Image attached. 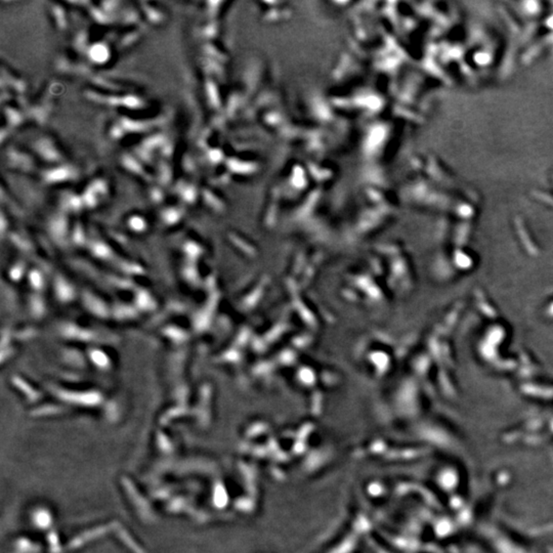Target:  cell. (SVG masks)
Wrapping results in <instances>:
<instances>
[{
    "label": "cell",
    "mask_w": 553,
    "mask_h": 553,
    "mask_svg": "<svg viewBox=\"0 0 553 553\" xmlns=\"http://www.w3.org/2000/svg\"><path fill=\"white\" fill-rule=\"evenodd\" d=\"M173 151H174V145H173V141L168 138L165 143L162 146V148L160 149L159 151V155L161 157V159H164V160H169L171 158V156L173 155Z\"/></svg>",
    "instance_id": "cell-25"
},
{
    "label": "cell",
    "mask_w": 553,
    "mask_h": 553,
    "mask_svg": "<svg viewBox=\"0 0 553 553\" xmlns=\"http://www.w3.org/2000/svg\"><path fill=\"white\" fill-rule=\"evenodd\" d=\"M79 177V170L72 164L63 163L53 165L41 173V179L45 184H60L75 181Z\"/></svg>",
    "instance_id": "cell-4"
},
{
    "label": "cell",
    "mask_w": 553,
    "mask_h": 553,
    "mask_svg": "<svg viewBox=\"0 0 553 553\" xmlns=\"http://www.w3.org/2000/svg\"><path fill=\"white\" fill-rule=\"evenodd\" d=\"M60 205L67 212H78L84 207L83 200L81 195L73 192H64L60 196Z\"/></svg>",
    "instance_id": "cell-9"
},
{
    "label": "cell",
    "mask_w": 553,
    "mask_h": 553,
    "mask_svg": "<svg viewBox=\"0 0 553 553\" xmlns=\"http://www.w3.org/2000/svg\"><path fill=\"white\" fill-rule=\"evenodd\" d=\"M109 134H110V136H111L112 139H114V140H120V139H122L123 137L125 136L126 132H125L124 129H123V127L121 126L120 123H119V122H116V123H114V124L111 126L110 131H109Z\"/></svg>",
    "instance_id": "cell-27"
},
{
    "label": "cell",
    "mask_w": 553,
    "mask_h": 553,
    "mask_svg": "<svg viewBox=\"0 0 553 553\" xmlns=\"http://www.w3.org/2000/svg\"><path fill=\"white\" fill-rule=\"evenodd\" d=\"M51 112V105L49 102H42L33 106L28 111V116L31 117L38 124H44Z\"/></svg>",
    "instance_id": "cell-12"
},
{
    "label": "cell",
    "mask_w": 553,
    "mask_h": 553,
    "mask_svg": "<svg viewBox=\"0 0 553 553\" xmlns=\"http://www.w3.org/2000/svg\"><path fill=\"white\" fill-rule=\"evenodd\" d=\"M149 196L151 198V200L156 203V204H159L161 203L164 198H165V195H164V191H163V188L161 186H153L150 188V191H149Z\"/></svg>",
    "instance_id": "cell-26"
},
{
    "label": "cell",
    "mask_w": 553,
    "mask_h": 553,
    "mask_svg": "<svg viewBox=\"0 0 553 553\" xmlns=\"http://www.w3.org/2000/svg\"><path fill=\"white\" fill-rule=\"evenodd\" d=\"M118 122L126 133H143L150 132L154 128L161 126L164 123V120L161 118L141 120L130 118L127 116H121Z\"/></svg>",
    "instance_id": "cell-5"
},
{
    "label": "cell",
    "mask_w": 553,
    "mask_h": 553,
    "mask_svg": "<svg viewBox=\"0 0 553 553\" xmlns=\"http://www.w3.org/2000/svg\"><path fill=\"white\" fill-rule=\"evenodd\" d=\"M4 161L9 169L23 172L32 173L36 169V162L34 157L26 151L9 146L4 151Z\"/></svg>",
    "instance_id": "cell-3"
},
{
    "label": "cell",
    "mask_w": 553,
    "mask_h": 553,
    "mask_svg": "<svg viewBox=\"0 0 553 553\" xmlns=\"http://www.w3.org/2000/svg\"><path fill=\"white\" fill-rule=\"evenodd\" d=\"M50 12L56 29L64 31L68 27V16L66 8L59 3H50Z\"/></svg>",
    "instance_id": "cell-13"
},
{
    "label": "cell",
    "mask_w": 553,
    "mask_h": 553,
    "mask_svg": "<svg viewBox=\"0 0 553 553\" xmlns=\"http://www.w3.org/2000/svg\"><path fill=\"white\" fill-rule=\"evenodd\" d=\"M167 139H168V137L165 134H163L161 132H157V133H153V134L149 135L148 137H146L139 143V145H141L142 147H145L146 149L158 154L160 149L162 148V146L164 145V143H165V141Z\"/></svg>",
    "instance_id": "cell-14"
},
{
    "label": "cell",
    "mask_w": 553,
    "mask_h": 553,
    "mask_svg": "<svg viewBox=\"0 0 553 553\" xmlns=\"http://www.w3.org/2000/svg\"><path fill=\"white\" fill-rule=\"evenodd\" d=\"M157 180L159 186L167 187L173 180V171L169 161L159 159L157 161Z\"/></svg>",
    "instance_id": "cell-10"
},
{
    "label": "cell",
    "mask_w": 553,
    "mask_h": 553,
    "mask_svg": "<svg viewBox=\"0 0 553 553\" xmlns=\"http://www.w3.org/2000/svg\"><path fill=\"white\" fill-rule=\"evenodd\" d=\"M74 47L76 48L77 51L79 52H82V53H86L88 47L90 46L88 44V33L86 30H81L80 32H78L74 38Z\"/></svg>",
    "instance_id": "cell-20"
},
{
    "label": "cell",
    "mask_w": 553,
    "mask_h": 553,
    "mask_svg": "<svg viewBox=\"0 0 553 553\" xmlns=\"http://www.w3.org/2000/svg\"><path fill=\"white\" fill-rule=\"evenodd\" d=\"M3 114L7 121V126L11 129L22 125L25 121V115L11 106L3 107Z\"/></svg>",
    "instance_id": "cell-15"
},
{
    "label": "cell",
    "mask_w": 553,
    "mask_h": 553,
    "mask_svg": "<svg viewBox=\"0 0 553 553\" xmlns=\"http://www.w3.org/2000/svg\"><path fill=\"white\" fill-rule=\"evenodd\" d=\"M33 153L45 163L51 165H58L65 162V156L60 151L57 143L50 136H40L36 138L31 145Z\"/></svg>",
    "instance_id": "cell-2"
},
{
    "label": "cell",
    "mask_w": 553,
    "mask_h": 553,
    "mask_svg": "<svg viewBox=\"0 0 553 553\" xmlns=\"http://www.w3.org/2000/svg\"><path fill=\"white\" fill-rule=\"evenodd\" d=\"M120 164L121 166L124 168L129 173H132L133 175L139 176L141 178H145L148 181L153 180V176L145 169L143 164L131 153H124L120 157Z\"/></svg>",
    "instance_id": "cell-6"
},
{
    "label": "cell",
    "mask_w": 553,
    "mask_h": 553,
    "mask_svg": "<svg viewBox=\"0 0 553 553\" xmlns=\"http://www.w3.org/2000/svg\"><path fill=\"white\" fill-rule=\"evenodd\" d=\"M88 60L96 66H104L111 59V49L106 42H95L90 44L86 51Z\"/></svg>",
    "instance_id": "cell-7"
},
{
    "label": "cell",
    "mask_w": 553,
    "mask_h": 553,
    "mask_svg": "<svg viewBox=\"0 0 553 553\" xmlns=\"http://www.w3.org/2000/svg\"><path fill=\"white\" fill-rule=\"evenodd\" d=\"M84 96L95 104L110 108H124L130 111H139L146 109L148 106L147 101L141 96L131 93L113 94L88 89L84 92Z\"/></svg>",
    "instance_id": "cell-1"
},
{
    "label": "cell",
    "mask_w": 553,
    "mask_h": 553,
    "mask_svg": "<svg viewBox=\"0 0 553 553\" xmlns=\"http://www.w3.org/2000/svg\"><path fill=\"white\" fill-rule=\"evenodd\" d=\"M141 17L139 11L134 7H127L121 13V23L123 25L135 26L140 24Z\"/></svg>",
    "instance_id": "cell-18"
},
{
    "label": "cell",
    "mask_w": 553,
    "mask_h": 553,
    "mask_svg": "<svg viewBox=\"0 0 553 553\" xmlns=\"http://www.w3.org/2000/svg\"><path fill=\"white\" fill-rule=\"evenodd\" d=\"M81 197H82V200H83L84 206L88 207V208L96 207L98 205V203H99V200H100V198L92 190V188L89 186V184L87 187H85L83 193L81 194Z\"/></svg>",
    "instance_id": "cell-21"
},
{
    "label": "cell",
    "mask_w": 553,
    "mask_h": 553,
    "mask_svg": "<svg viewBox=\"0 0 553 553\" xmlns=\"http://www.w3.org/2000/svg\"><path fill=\"white\" fill-rule=\"evenodd\" d=\"M128 222L130 224V228L134 229L135 231H140L142 229H145V227H146L145 220H143L140 216H137V215H134V216L130 217Z\"/></svg>",
    "instance_id": "cell-29"
},
{
    "label": "cell",
    "mask_w": 553,
    "mask_h": 553,
    "mask_svg": "<svg viewBox=\"0 0 553 553\" xmlns=\"http://www.w3.org/2000/svg\"><path fill=\"white\" fill-rule=\"evenodd\" d=\"M181 216H182V210L180 208H177V207L166 208L162 213L163 220L165 222H167V223H169V224H172V223L176 222L177 220H179L181 218Z\"/></svg>",
    "instance_id": "cell-23"
},
{
    "label": "cell",
    "mask_w": 553,
    "mask_h": 553,
    "mask_svg": "<svg viewBox=\"0 0 553 553\" xmlns=\"http://www.w3.org/2000/svg\"><path fill=\"white\" fill-rule=\"evenodd\" d=\"M55 69L61 73H73L75 65L66 56H58L55 61Z\"/></svg>",
    "instance_id": "cell-24"
},
{
    "label": "cell",
    "mask_w": 553,
    "mask_h": 553,
    "mask_svg": "<svg viewBox=\"0 0 553 553\" xmlns=\"http://www.w3.org/2000/svg\"><path fill=\"white\" fill-rule=\"evenodd\" d=\"M88 10H89V13L91 15V17L95 20L96 23L100 24V25H109L111 23H113V15L107 13L104 9H101L98 5H94L93 3H89V7H88Z\"/></svg>",
    "instance_id": "cell-16"
},
{
    "label": "cell",
    "mask_w": 553,
    "mask_h": 553,
    "mask_svg": "<svg viewBox=\"0 0 553 553\" xmlns=\"http://www.w3.org/2000/svg\"><path fill=\"white\" fill-rule=\"evenodd\" d=\"M141 12L146 16L147 20L152 25H161L167 18V14L160 7L152 5L148 2H140Z\"/></svg>",
    "instance_id": "cell-8"
},
{
    "label": "cell",
    "mask_w": 553,
    "mask_h": 553,
    "mask_svg": "<svg viewBox=\"0 0 553 553\" xmlns=\"http://www.w3.org/2000/svg\"><path fill=\"white\" fill-rule=\"evenodd\" d=\"M141 35H142V31L140 29H136L127 33L120 39L119 47L125 48V47H129L130 45H133L140 39Z\"/></svg>",
    "instance_id": "cell-22"
},
{
    "label": "cell",
    "mask_w": 553,
    "mask_h": 553,
    "mask_svg": "<svg viewBox=\"0 0 553 553\" xmlns=\"http://www.w3.org/2000/svg\"><path fill=\"white\" fill-rule=\"evenodd\" d=\"M120 4H121L120 1H112V0H107V1L99 2L98 6L101 9H104L107 13L113 15V13L119 8Z\"/></svg>",
    "instance_id": "cell-28"
},
{
    "label": "cell",
    "mask_w": 553,
    "mask_h": 553,
    "mask_svg": "<svg viewBox=\"0 0 553 553\" xmlns=\"http://www.w3.org/2000/svg\"><path fill=\"white\" fill-rule=\"evenodd\" d=\"M132 154L143 164V165H153V164H157L156 162V155L154 152L146 149L141 145H138L133 149Z\"/></svg>",
    "instance_id": "cell-17"
},
{
    "label": "cell",
    "mask_w": 553,
    "mask_h": 553,
    "mask_svg": "<svg viewBox=\"0 0 553 553\" xmlns=\"http://www.w3.org/2000/svg\"><path fill=\"white\" fill-rule=\"evenodd\" d=\"M88 184L92 188V190L97 194V196L100 199H105L109 196L110 188H109L108 181L106 179L98 177V178H95V179L91 180Z\"/></svg>",
    "instance_id": "cell-19"
},
{
    "label": "cell",
    "mask_w": 553,
    "mask_h": 553,
    "mask_svg": "<svg viewBox=\"0 0 553 553\" xmlns=\"http://www.w3.org/2000/svg\"><path fill=\"white\" fill-rule=\"evenodd\" d=\"M175 193L179 195V197L182 199L183 202L186 203H194L197 198V190L196 187L192 183L187 182L186 180H179L177 181L173 187Z\"/></svg>",
    "instance_id": "cell-11"
}]
</instances>
